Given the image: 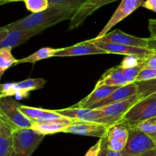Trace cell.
<instances>
[{
	"label": "cell",
	"mask_w": 156,
	"mask_h": 156,
	"mask_svg": "<svg viewBox=\"0 0 156 156\" xmlns=\"http://www.w3.org/2000/svg\"><path fill=\"white\" fill-rule=\"evenodd\" d=\"M156 78V70L148 67H143L137 76L136 83L151 80Z\"/></svg>",
	"instance_id": "cell-30"
},
{
	"label": "cell",
	"mask_w": 156,
	"mask_h": 156,
	"mask_svg": "<svg viewBox=\"0 0 156 156\" xmlns=\"http://www.w3.org/2000/svg\"><path fill=\"white\" fill-rule=\"evenodd\" d=\"M142 7L156 12V0H146L143 2Z\"/></svg>",
	"instance_id": "cell-35"
},
{
	"label": "cell",
	"mask_w": 156,
	"mask_h": 156,
	"mask_svg": "<svg viewBox=\"0 0 156 156\" xmlns=\"http://www.w3.org/2000/svg\"><path fill=\"white\" fill-rule=\"evenodd\" d=\"M148 48L156 52V38H148Z\"/></svg>",
	"instance_id": "cell-38"
},
{
	"label": "cell",
	"mask_w": 156,
	"mask_h": 156,
	"mask_svg": "<svg viewBox=\"0 0 156 156\" xmlns=\"http://www.w3.org/2000/svg\"><path fill=\"white\" fill-rule=\"evenodd\" d=\"M156 117V98H146L139 100L123 116L120 122L130 126Z\"/></svg>",
	"instance_id": "cell-4"
},
{
	"label": "cell",
	"mask_w": 156,
	"mask_h": 156,
	"mask_svg": "<svg viewBox=\"0 0 156 156\" xmlns=\"http://www.w3.org/2000/svg\"><path fill=\"white\" fill-rule=\"evenodd\" d=\"M59 48H53V47H42V48L39 49V50H37L36 52H34L32 54L29 55V56L26 57V58L19 59L16 64H23V63L34 64V63L41 61V60L52 58V57H54V54L59 50Z\"/></svg>",
	"instance_id": "cell-23"
},
{
	"label": "cell",
	"mask_w": 156,
	"mask_h": 156,
	"mask_svg": "<svg viewBox=\"0 0 156 156\" xmlns=\"http://www.w3.org/2000/svg\"><path fill=\"white\" fill-rule=\"evenodd\" d=\"M73 122V120L69 118L62 117L43 122H33L31 128L44 136L53 135L55 133L63 132L64 130L69 126Z\"/></svg>",
	"instance_id": "cell-18"
},
{
	"label": "cell",
	"mask_w": 156,
	"mask_h": 156,
	"mask_svg": "<svg viewBox=\"0 0 156 156\" xmlns=\"http://www.w3.org/2000/svg\"><path fill=\"white\" fill-rule=\"evenodd\" d=\"M137 93H138V86H137L136 83L129 84L127 85L120 87L118 89L112 92L108 97L102 99L100 102L93 104L88 108L92 109V110H97V109L101 108V107L109 105L113 102L127 99L134 95H136Z\"/></svg>",
	"instance_id": "cell-17"
},
{
	"label": "cell",
	"mask_w": 156,
	"mask_h": 156,
	"mask_svg": "<svg viewBox=\"0 0 156 156\" xmlns=\"http://www.w3.org/2000/svg\"><path fill=\"white\" fill-rule=\"evenodd\" d=\"M129 135L123 151L131 156H138L156 148V144L149 136L137 126L128 125Z\"/></svg>",
	"instance_id": "cell-6"
},
{
	"label": "cell",
	"mask_w": 156,
	"mask_h": 156,
	"mask_svg": "<svg viewBox=\"0 0 156 156\" xmlns=\"http://www.w3.org/2000/svg\"><path fill=\"white\" fill-rule=\"evenodd\" d=\"M13 128L0 117V156H10L13 143Z\"/></svg>",
	"instance_id": "cell-22"
},
{
	"label": "cell",
	"mask_w": 156,
	"mask_h": 156,
	"mask_svg": "<svg viewBox=\"0 0 156 156\" xmlns=\"http://www.w3.org/2000/svg\"><path fill=\"white\" fill-rule=\"evenodd\" d=\"M19 110L28 118L29 119L34 122H43V121L51 120V119H59L64 117L54 110H46L37 107L27 106L24 105H19Z\"/></svg>",
	"instance_id": "cell-20"
},
{
	"label": "cell",
	"mask_w": 156,
	"mask_h": 156,
	"mask_svg": "<svg viewBox=\"0 0 156 156\" xmlns=\"http://www.w3.org/2000/svg\"><path fill=\"white\" fill-rule=\"evenodd\" d=\"M138 156H156V148L149 150V151H146V152L145 153H143V154H140V155Z\"/></svg>",
	"instance_id": "cell-39"
},
{
	"label": "cell",
	"mask_w": 156,
	"mask_h": 156,
	"mask_svg": "<svg viewBox=\"0 0 156 156\" xmlns=\"http://www.w3.org/2000/svg\"><path fill=\"white\" fill-rule=\"evenodd\" d=\"M142 61H143V59H140V58H136V57L126 56L120 65L123 68H127V67H131L138 65V64H140L142 62Z\"/></svg>",
	"instance_id": "cell-31"
},
{
	"label": "cell",
	"mask_w": 156,
	"mask_h": 156,
	"mask_svg": "<svg viewBox=\"0 0 156 156\" xmlns=\"http://www.w3.org/2000/svg\"><path fill=\"white\" fill-rule=\"evenodd\" d=\"M46 82L43 78H30L19 82L5 83L0 87V98L13 96L25 98L29 96L30 92L43 88Z\"/></svg>",
	"instance_id": "cell-5"
},
{
	"label": "cell",
	"mask_w": 156,
	"mask_h": 156,
	"mask_svg": "<svg viewBox=\"0 0 156 156\" xmlns=\"http://www.w3.org/2000/svg\"><path fill=\"white\" fill-rule=\"evenodd\" d=\"M43 32L41 30H7L4 27L0 28V48L13 49L24 44L30 38Z\"/></svg>",
	"instance_id": "cell-10"
},
{
	"label": "cell",
	"mask_w": 156,
	"mask_h": 156,
	"mask_svg": "<svg viewBox=\"0 0 156 156\" xmlns=\"http://www.w3.org/2000/svg\"><path fill=\"white\" fill-rule=\"evenodd\" d=\"M107 54L104 50L97 47L89 40L82 41L73 46L62 47L54 54V57H75L90 54Z\"/></svg>",
	"instance_id": "cell-15"
},
{
	"label": "cell",
	"mask_w": 156,
	"mask_h": 156,
	"mask_svg": "<svg viewBox=\"0 0 156 156\" xmlns=\"http://www.w3.org/2000/svg\"><path fill=\"white\" fill-rule=\"evenodd\" d=\"M138 86L139 100L146 98H156V78L148 81L136 83Z\"/></svg>",
	"instance_id": "cell-24"
},
{
	"label": "cell",
	"mask_w": 156,
	"mask_h": 156,
	"mask_svg": "<svg viewBox=\"0 0 156 156\" xmlns=\"http://www.w3.org/2000/svg\"><path fill=\"white\" fill-rule=\"evenodd\" d=\"M149 30L150 32V38H156V19L149 20Z\"/></svg>",
	"instance_id": "cell-36"
},
{
	"label": "cell",
	"mask_w": 156,
	"mask_h": 156,
	"mask_svg": "<svg viewBox=\"0 0 156 156\" xmlns=\"http://www.w3.org/2000/svg\"><path fill=\"white\" fill-rule=\"evenodd\" d=\"M107 156H131L129 154H128L127 153L125 152L124 151H114L109 150L108 153V155Z\"/></svg>",
	"instance_id": "cell-37"
},
{
	"label": "cell",
	"mask_w": 156,
	"mask_h": 156,
	"mask_svg": "<svg viewBox=\"0 0 156 156\" xmlns=\"http://www.w3.org/2000/svg\"><path fill=\"white\" fill-rule=\"evenodd\" d=\"M26 8L31 13L43 12L50 6L48 0H23Z\"/></svg>",
	"instance_id": "cell-27"
},
{
	"label": "cell",
	"mask_w": 156,
	"mask_h": 156,
	"mask_svg": "<svg viewBox=\"0 0 156 156\" xmlns=\"http://www.w3.org/2000/svg\"><path fill=\"white\" fill-rule=\"evenodd\" d=\"M20 1H23V0H0V5L2 6V5L8 4V3L15 2H20Z\"/></svg>",
	"instance_id": "cell-40"
},
{
	"label": "cell",
	"mask_w": 156,
	"mask_h": 156,
	"mask_svg": "<svg viewBox=\"0 0 156 156\" xmlns=\"http://www.w3.org/2000/svg\"><path fill=\"white\" fill-rule=\"evenodd\" d=\"M122 68H123V67H122ZM142 68H143L142 62L140 63V64H138V65L134 66V67H127V68H123V73H124L126 78L127 79V80L129 81V84L136 83V80L137 76H138L139 73H140V71L141 70Z\"/></svg>",
	"instance_id": "cell-29"
},
{
	"label": "cell",
	"mask_w": 156,
	"mask_h": 156,
	"mask_svg": "<svg viewBox=\"0 0 156 156\" xmlns=\"http://www.w3.org/2000/svg\"><path fill=\"white\" fill-rule=\"evenodd\" d=\"M129 81L126 78L123 68L120 65L113 67L108 69L101 76L96 84L94 88L105 87H123L129 84Z\"/></svg>",
	"instance_id": "cell-19"
},
{
	"label": "cell",
	"mask_w": 156,
	"mask_h": 156,
	"mask_svg": "<svg viewBox=\"0 0 156 156\" xmlns=\"http://www.w3.org/2000/svg\"><path fill=\"white\" fill-rule=\"evenodd\" d=\"M143 2H144V0H121V2L120 3L109 21L105 24V26H104L102 30L94 38L98 39L108 33L110 30L114 28L116 24L130 15L134 11L143 6Z\"/></svg>",
	"instance_id": "cell-9"
},
{
	"label": "cell",
	"mask_w": 156,
	"mask_h": 156,
	"mask_svg": "<svg viewBox=\"0 0 156 156\" xmlns=\"http://www.w3.org/2000/svg\"><path fill=\"white\" fill-rule=\"evenodd\" d=\"M109 125L94 122L73 120L71 125L67 127L63 133L79 135V136H92L99 139L106 137Z\"/></svg>",
	"instance_id": "cell-11"
},
{
	"label": "cell",
	"mask_w": 156,
	"mask_h": 156,
	"mask_svg": "<svg viewBox=\"0 0 156 156\" xmlns=\"http://www.w3.org/2000/svg\"><path fill=\"white\" fill-rule=\"evenodd\" d=\"M101 143H102V139H100L93 146L88 149L86 154L84 156H98L99 152H100L101 148Z\"/></svg>",
	"instance_id": "cell-33"
},
{
	"label": "cell",
	"mask_w": 156,
	"mask_h": 156,
	"mask_svg": "<svg viewBox=\"0 0 156 156\" xmlns=\"http://www.w3.org/2000/svg\"><path fill=\"white\" fill-rule=\"evenodd\" d=\"M92 39L105 41V42L133 46V47H148V38H144L133 36V35L125 33L119 29H116L113 32H109L98 39H95V38H92Z\"/></svg>",
	"instance_id": "cell-14"
},
{
	"label": "cell",
	"mask_w": 156,
	"mask_h": 156,
	"mask_svg": "<svg viewBox=\"0 0 156 156\" xmlns=\"http://www.w3.org/2000/svg\"><path fill=\"white\" fill-rule=\"evenodd\" d=\"M136 126L149 136L156 144V117L144 121Z\"/></svg>",
	"instance_id": "cell-26"
},
{
	"label": "cell",
	"mask_w": 156,
	"mask_h": 156,
	"mask_svg": "<svg viewBox=\"0 0 156 156\" xmlns=\"http://www.w3.org/2000/svg\"><path fill=\"white\" fill-rule=\"evenodd\" d=\"M128 125L122 122L109 126L107 134L108 149L114 151H123L128 140Z\"/></svg>",
	"instance_id": "cell-12"
},
{
	"label": "cell",
	"mask_w": 156,
	"mask_h": 156,
	"mask_svg": "<svg viewBox=\"0 0 156 156\" xmlns=\"http://www.w3.org/2000/svg\"><path fill=\"white\" fill-rule=\"evenodd\" d=\"M102 139V143H101V148L100 152H99L98 156H107L109 149H108V141H107V137L101 138Z\"/></svg>",
	"instance_id": "cell-34"
},
{
	"label": "cell",
	"mask_w": 156,
	"mask_h": 156,
	"mask_svg": "<svg viewBox=\"0 0 156 156\" xmlns=\"http://www.w3.org/2000/svg\"><path fill=\"white\" fill-rule=\"evenodd\" d=\"M119 87H120L105 86V87L94 88V90L89 95L85 96L82 100L73 105L72 107H75V108H88L93 104L100 102L102 99L108 97L112 92L118 89Z\"/></svg>",
	"instance_id": "cell-21"
},
{
	"label": "cell",
	"mask_w": 156,
	"mask_h": 156,
	"mask_svg": "<svg viewBox=\"0 0 156 156\" xmlns=\"http://www.w3.org/2000/svg\"><path fill=\"white\" fill-rule=\"evenodd\" d=\"M143 67H148L156 70V52L147 57L142 61Z\"/></svg>",
	"instance_id": "cell-32"
},
{
	"label": "cell",
	"mask_w": 156,
	"mask_h": 156,
	"mask_svg": "<svg viewBox=\"0 0 156 156\" xmlns=\"http://www.w3.org/2000/svg\"><path fill=\"white\" fill-rule=\"evenodd\" d=\"M50 5L62 6L79 10L88 0H48Z\"/></svg>",
	"instance_id": "cell-28"
},
{
	"label": "cell",
	"mask_w": 156,
	"mask_h": 156,
	"mask_svg": "<svg viewBox=\"0 0 156 156\" xmlns=\"http://www.w3.org/2000/svg\"><path fill=\"white\" fill-rule=\"evenodd\" d=\"M18 102L12 97L0 98V117L15 128H31L33 122L19 110Z\"/></svg>",
	"instance_id": "cell-3"
},
{
	"label": "cell",
	"mask_w": 156,
	"mask_h": 156,
	"mask_svg": "<svg viewBox=\"0 0 156 156\" xmlns=\"http://www.w3.org/2000/svg\"><path fill=\"white\" fill-rule=\"evenodd\" d=\"M118 0H88L79 10L76 12L74 16L70 20L69 29L73 30L76 28L85 21L88 16L94 13L96 10L102 6Z\"/></svg>",
	"instance_id": "cell-16"
},
{
	"label": "cell",
	"mask_w": 156,
	"mask_h": 156,
	"mask_svg": "<svg viewBox=\"0 0 156 156\" xmlns=\"http://www.w3.org/2000/svg\"></svg>",
	"instance_id": "cell-41"
},
{
	"label": "cell",
	"mask_w": 156,
	"mask_h": 156,
	"mask_svg": "<svg viewBox=\"0 0 156 156\" xmlns=\"http://www.w3.org/2000/svg\"><path fill=\"white\" fill-rule=\"evenodd\" d=\"M77 9L62 6L50 5L43 12L31 13L16 21L3 26L7 30H34L37 29L44 32L51 26L65 20H71Z\"/></svg>",
	"instance_id": "cell-1"
},
{
	"label": "cell",
	"mask_w": 156,
	"mask_h": 156,
	"mask_svg": "<svg viewBox=\"0 0 156 156\" xmlns=\"http://www.w3.org/2000/svg\"><path fill=\"white\" fill-rule=\"evenodd\" d=\"M91 42L94 43L97 47L105 50L107 54H123L126 56L136 57L140 59L144 60L147 57L150 56L155 51L148 48V47H139L133 46L125 45V44H116V43L105 42L98 40H89Z\"/></svg>",
	"instance_id": "cell-8"
},
{
	"label": "cell",
	"mask_w": 156,
	"mask_h": 156,
	"mask_svg": "<svg viewBox=\"0 0 156 156\" xmlns=\"http://www.w3.org/2000/svg\"><path fill=\"white\" fill-rule=\"evenodd\" d=\"M56 113L66 118L76 121H85L102 123L109 126L117 123L115 121L106 117L99 110H92L89 108H75L69 107L66 109L55 110Z\"/></svg>",
	"instance_id": "cell-7"
},
{
	"label": "cell",
	"mask_w": 156,
	"mask_h": 156,
	"mask_svg": "<svg viewBox=\"0 0 156 156\" xmlns=\"http://www.w3.org/2000/svg\"><path fill=\"white\" fill-rule=\"evenodd\" d=\"M139 101L138 95H134L131 97L127 99H123V100L118 101V102H113L108 106L101 107V108L97 109L102 113L104 116L112 120L115 121L116 122H119L121 121L122 118L125 114L132 108L133 106L136 103Z\"/></svg>",
	"instance_id": "cell-13"
},
{
	"label": "cell",
	"mask_w": 156,
	"mask_h": 156,
	"mask_svg": "<svg viewBox=\"0 0 156 156\" xmlns=\"http://www.w3.org/2000/svg\"><path fill=\"white\" fill-rule=\"evenodd\" d=\"M44 136L32 128H15L10 156H31Z\"/></svg>",
	"instance_id": "cell-2"
},
{
	"label": "cell",
	"mask_w": 156,
	"mask_h": 156,
	"mask_svg": "<svg viewBox=\"0 0 156 156\" xmlns=\"http://www.w3.org/2000/svg\"><path fill=\"white\" fill-rule=\"evenodd\" d=\"M12 50L5 47L0 48V77L3 76L6 70L18 62V60L13 56Z\"/></svg>",
	"instance_id": "cell-25"
}]
</instances>
